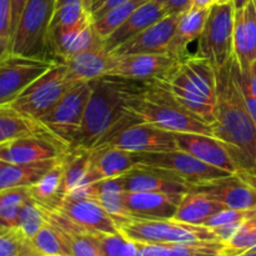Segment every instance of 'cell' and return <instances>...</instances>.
Masks as SVG:
<instances>
[{"label": "cell", "mask_w": 256, "mask_h": 256, "mask_svg": "<svg viewBox=\"0 0 256 256\" xmlns=\"http://www.w3.org/2000/svg\"><path fill=\"white\" fill-rule=\"evenodd\" d=\"M182 14L166 15L152 24L144 32L135 35L118 46L110 54L129 55V54H152V52H168V46L175 34L179 20Z\"/></svg>", "instance_id": "cell-19"}, {"label": "cell", "mask_w": 256, "mask_h": 256, "mask_svg": "<svg viewBox=\"0 0 256 256\" xmlns=\"http://www.w3.org/2000/svg\"><path fill=\"white\" fill-rule=\"evenodd\" d=\"M168 15L164 4L149 0L138 8L125 22H122L112 34L104 40V46L108 52H112L118 46L124 44L135 35L140 34Z\"/></svg>", "instance_id": "cell-22"}, {"label": "cell", "mask_w": 256, "mask_h": 256, "mask_svg": "<svg viewBox=\"0 0 256 256\" xmlns=\"http://www.w3.org/2000/svg\"><path fill=\"white\" fill-rule=\"evenodd\" d=\"M149 0H129L126 2L112 8L109 12H105L98 19L92 20V29L99 38L102 40L106 39L110 34L115 32L122 22L128 20V18L135 12L139 6L145 4Z\"/></svg>", "instance_id": "cell-32"}, {"label": "cell", "mask_w": 256, "mask_h": 256, "mask_svg": "<svg viewBox=\"0 0 256 256\" xmlns=\"http://www.w3.org/2000/svg\"><path fill=\"white\" fill-rule=\"evenodd\" d=\"M62 159V158H60ZM60 159L44 160L30 164H0V190L30 188L39 182Z\"/></svg>", "instance_id": "cell-27"}, {"label": "cell", "mask_w": 256, "mask_h": 256, "mask_svg": "<svg viewBox=\"0 0 256 256\" xmlns=\"http://www.w3.org/2000/svg\"><path fill=\"white\" fill-rule=\"evenodd\" d=\"M62 62L66 66L68 78L72 82H92L106 75L110 65V52H108L104 42H102L92 49L70 55Z\"/></svg>", "instance_id": "cell-23"}, {"label": "cell", "mask_w": 256, "mask_h": 256, "mask_svg": "<svg viewBox=\"0 0 256 256\" xmlns=\"http://www.w3.org/2000/svg\"><path fill=\"white\" fill-rule=\"evenodd\" d=\"M234 58L239 65L242 72L249 70L252 62V52H250L248 35L244 25V9H235L234 22Z\"/></svg>", "instance_id": "cell-38"}, {"label": "cell", "mask_w": 256, "mask_h": 256, "mask_svg": "<svg viewBox=\"0 0 256 256\" xmlns=\"http://www.w3.org/2000/svg\"><path fill=\"white\" fill-rule=\"evenodd\" d=\"M184 194L125 192V205L132 219H172Z\"/></svg>", "instance_id": "cell-20"}, {"label": "cell", "mask_w": 256, "mask_h": 256, "mask_svg": "<svg viewBox=\"0 0 256 256\" xmlns=\"http://www.w3.org/2000/svg\"><path fill=\"white\" fill-rule=\"evenodd\" d=\"M226 208L204 192L189 190L182 198L172 219L192 225H204L210 218Z\"/></svg>", "instance_id": "cell-26"}, {"label": "cell", "mask_w": 256, "mask_h": 256, "mask_svg": "<svg viewBox=\"0 0 256 256\" xmlns=\"http://www.w3.org/2000/svg\"><path fill=\"white\" fill-rule=\"evenodd\" d=\"M255 2H256V0H255Z\"/></svg>", "instance_id": "cell-59"}, {"label": "cell", "mask_w": 256, "mask_h": 256, "mask_svg": "<svg viewBox=\"0 0 256 256\" xmlns=\"http://www.w3.org/2000/svg\"><path fill=\"white\" fill-rule=\"evenodd\" d=\"M64 256H74L72 254H68V255H64Z\"/></svg>", "instance_id": "cell-57"}, {"label": "cell", "mask_w": 256, "mask_h": 256, "mask_svg": "<svg viewBox=\"0 0 256 256\" xmlns=\"http://www.w3.org/2000/svg\"><path fill=\"white\" fill-rule=\"evenodd\" d=\"M232 2H234V6L235 9H244L245 5L249 2V0H232Z\"/></svg>", "instance_id": "cell-51"}, {"label": "cell", "mask_w": 256, "mask_h": 256, "mask_svg": "<svg viewBox=\"0 0 256 256\" xmlns=\"http://www.w3.org/2000/svg\"><path fill=\"white\" fill-rule=\"evenodd\" d=\"M180 60L169 52H152V54H110V65L106 75L138 80V82H155L169 74L178 66Z\"/></svg>", "instance_id": "cell-13"}, {"label": "cell", "mask_w": 256, "mask_h": 256, "mask_svg": "<svg viewBox=\"0 0 256 256\" xmlns=\"http://www.w3.org/2000/svg\"><path fill=\"white\" fill-rule=\"evenodd\" d=\"M235 6L232 2L212 4L199 38L198 54L220 70L234 55Z\"/></svg>", "instance_id": "cell-7"}, {"label": "cell", "mask_w": 256, "mask_h": 256, "mask_svg": "<svg viewBox=\"0 0 256 256\" xmlns=\"http://www.w3.org/2000/svg\"><path fill=\"white\" fill-rule=\"evenodd\" d=\"M55 0H29L10 42V52L52 60L48 50ZM54 62V60H52Z\"/></svg>", "instance_id": "cell-6"}, {"label": "cell", "mask_w": 256, "mask_h": 256, "mask_svg": "<svg viewBox=\"0 0 256 256\" xmlns=\"http://www.w3.org/2000/svg\"><path fill=\"white\" fill-rule=\"evenodd\" d=\"M30 199L29 188L0 190V232L18 229L22 206Z\"/></svg>", "instance_id": "cell-30"}, {"label": "cell", "mask_w": 256, "mask_h": 256, "mask_svg": "<svg viewBox=\"0 0 256 256\" xmlns=\"http://www.w3.org/2000/svg\"><path fill=\"white\" fill-rule=\"evenodd\" d=\"M174 138L178 149L230 174L239 172V165L230 148L218 138L195 132H174Z\"/></svg>", "instance_id": "cell-16"}, {"label": "cell", "mask_w": 256, "mask_h": 256, "mask_svg": "<svg viewBox=\"0 0 256 256\" xmlns=\"http://www.w3.org/2000/svg\"><path fill=\"white\" fill-rule=\"evenodd\" d=\"M168 15L184 14L192 8V0H168L164 4Z\"/></svg>", "instance_id": "cell-45"}, {"label": "cell", "mask_w": 256, "mask_h": 256, "mask_svg": "<svg viewBox=\"0 0 256 256\" xmlns=\"http://www.w3.org/2000/svg\"><path fill=\"white\" fill-rule=\"evenodd\" d=\"M68 78L64 62H56L46 72L29 85L8 106L26 116L39 120L46 114L68 90L74 86Z\"/></svg>", "instance_id": "cell-10"}, {"label": "cell", "mask_w": 256, "mask_h": 256, "mask_svg": "<svg viewBox=\"0 0 256 256\" xmlns=\"http://www.w3.org/2000/svg\"><path fill=\"white\" fill-rule=\"evenodd\" d=\"M32 199L48 212H58L66 196L64 180V156L42 178L29 188Z\"/></svg>", "instance_id": "cell-24"}, {"label": "cell", "mask_w": 256, "mask_h": 256, "mask_svg": "<svg viewBox=\"0 0 256 256\" xmlns=\"http://www.w3.org/2000/svg\"><path fill=\"white\" fill-rule=\"evenodd\" d=\"M56 212L64 215L66 219L89 234L119 232L118 222L95 199H76L66 195Z\"/></svg>", "instance_id": "cell-17"}, {"label": "cell", "mask_w": 256, "mask_h": 256, "mask_svg": "<svg viewBox=\"0 0 256 256\" xmlns=\"http://www.w3.org/2000/svg\"><path fill=\"white\" fill-rule=\"evenodd\" d=\"M119 232L132 242L145 244L185 245L222 242L212 228L188 224L175 219H129L119 224Z\"/></svg>", "instance_id": "cell-5"}, {"label": "cell", "mask_w": 256, "mask_h": 256, "mask_svg": "<svg viewBox=\"0 0 256 256\" xmlns=\"http://www.w3.org/2000/svg\"><path fill=\"white\" fill-rule=\"evenodd\" d=\"M10 52V40L0 34V59L6 56Z\"/></svg>", "instance_id": "cell-48"}, {"label": "cell", "mask_w": 256, "mask_h": 256, "mask_svg": "<svg viewBox=\"0 0 256 256\" xmlns=\"http://www.w3.org/2000/svg\"><path fill=\"white\" fill-rule=\"evenodd\" d=\"M134 166V152L110 146L94 148L90 149V168L86 184L119 178Z\"/></svg>", "instance_id": "cell-21"}, {"label": "cell", "mask_w": 256, "mask_h": 256, "mask_svg": "<svg viewBox=\"0 0 256 256\" xmlns=\"http://www.w3.org/2000/svg\"><path fill=\"white\" fill-rule=\"evenodd\" d=\"M28 2H29V0H10V5H12V34H14L18 24H19V20L20 18H22V12H24ZM10 42H12V40H10Z\"/></svg>", "instance_id": "cell-46"}, {"label": "cell", "mask_w": 256, "mask_h": 256, "mask_svg": "<svg viewBox=\"0 0 256 256\" xmlns=\"http://www.w3.org/2000/svg\"><path fill=\"white\" fill-rule=\"evenodd\" d=\"M134 162L135 166L140 165L172 172L189 185L200 184L232 175L230 172L206 164L180 149L155 152H134Z\"/></svg>", "instance_id": "cell-11"}, {"label": "cell", "mask_w": 256, "mask_h": 256, "mask_svg": "<svg viewBox=\"0 0 256 256\" xmlns=\"http://www.w3.org/2000/svg\"><path fill=\"white\" fill-rule=\"evenodd\" d=\"M240 174H242L245 178H248V179L252 180V182L256 185V166L252 170V172H240Z\"/></svg>", "instance_id": "cell-50"}, {"label": "cell", "mask_w": 256, "mask_h": 256, "mask_svg": "<svg viewBox=\"0 0 256 256\" xmlns=\"http://www.w3.org/2000/svg\"><path fill=\"white\" fill-rule=\"evenodd\" d=\"M119 178L125 192L185 194L189 192L190 186L172 172L140 165H136Z\"/></svg>", "instance_id": "cell-18"}, {"label": "cell", "mask_w": 256, "mask_h": 256, "mask_svg": "<svg viewBox=\"0 0 256 256\" xmlns=\"http://www.w3.org/2000/svg\"><path fill=\"white\" fill-rule=\"evenodd\" d=\"M92 19V12L82 0H55L49 32L58 28H69Z\"/></svg>", "instance_id": "cell-33"}, {"label": "cell", "mask_w": 256, "mask_h": 256, "mask_svg": "<svg viewBox=\"0 0 256 256\" xmlns=\"http://www.w3.org/2000/svg\"><path fill=\"white\" fill-rule=\"evenodd\" d=\"M244 25L252 60H256V2L249 0L244 8Z\"/></svg>", "instance_id": "cell-41"}, {"label": "cell", "mask_w": 256, "mask_h": 256, "mask_svg": "<svg viewBox=\"0 0 256 256\" xmlns=\"http://www.w3.org/2000/svg\"><path fill=\"white\" fill-rule=\"evenodd\" d=\"M238 256H256V252H252V250H250V252H242V254H240Z\"/></svg>", "instance_id": "cell-54"}, {"label": "cell", "mask_w": 256, "mask_h": 256, "mask_svg": "<svg viewBox=\"0 0 256 256\" xmlns=\"http://www.w3.org/2000/svg\"><path fill=\"white\" fill-rule=\"evenodd\" d=\"M100 256H138V242L126 239L122 232L96 235Z\"/></svg>", "instance_id": "cell-37"}, {"label": "cell", "mask_w": 256, "mask_h": 256, "mask_svg": "<svg viewBox=\"0 0 256 256\" xmlns=\"http://www.w3.org/2000/svg\"><path fill=\"white\" fill-rule=\"evenodd\" d=\"M242 72V70H240ZM242 80H244L245 86L248 88V90L250 92V94L252 96L256 98V60H252V64H250L249 70L246 72H242Z\"/></svg>", "instance_id": "cell-47"}, {"label": "cell", "mask_w": 256, "mask_h": 256, "mask_svg": "<svg viewBox=\"0 0 256 256\" xmlns=\"http://www.w3.org/2000/svg\"><path fill=\"white\" fill-rule=\"evenodd\" d=\"M149 82L124 79L112 75L92 80V94L82 126L69 149L90 150L124 118L125 105L144 92Z\"/></svg>", "instance_id": "cell-2"}, {"label": "cell", "mask_w": 256, "mask_h": 256, "mask_svg": "<svg viewBox=\"0 0 256 256\" xmlns=\"http://www.w3.org/2000/svg\"><path fill=\"white\" fill-rule=\"evenodd\" d=\"M154 2H160V4H165V2H166L168 0H154Z\"/></svg>", "instance_id": "cell-56"}, {"label": "cell", "mask_w": 256, "mask_h": 256, "mask_svg": "<svg viewBox=\"0 0 256 256\" xmlns=\"http://www.w3.org/2000/svg\"><path fill=\"white\" fill-rule=\"evenodd\" d=\"M0 34L12 40V5L10 0H0Z\"/></svg>", "instance_id": "cell-43"}, {"label": "cell", "mask_w": 256, "mask_h": 256, "mask_svg": "<svg viewBox=\"0 0 256 256\" xmlns=\"http://www.w3.org/2000/svg\"><path fill=\"white\" fill-rule=\"evenodd\" d=\"M68 150L69 148L50 134L32 135L0 145V162L8 164H30L60 159Z\"/></svg>", "instance_id": "cell-14"}, {"label": "cell", "mask_w": 256, "mask_h": 256, "mask_svg": "<svg viewBox=\"0 0 256 256\" xmlns=\"http://www.w3.org/2000/svg\"><path fill=\"white\" fill-rule=\"evenodd\" d=\"M82 2H84L85 8H86V9L89 10L90 12H92V0H82Z\"/></svg>", "instance_id": "cell-53"}, {"label": "cell", "mask_w": 256, "mask_h": 256, "mask_svg": "<svg viewBox=\"0 0 256 256\" xmlns=\"http://www.w3.org/2000/svg\"><path fill=\"white\" fill-rule=\"evenodd\" d=\"M256 248V216L240 224L234 236L225 244L222 256H238Z\"/></svg>", "instance_id": "cell-35"}, {"label": "cell", "mask_w": 256, "mask_h": 256, "mask_svg": "<svg viewBox=\"0 0 256 256\" xmlns=\"http://www.w3.org/2000/svg\"><path fill=\"white\" fill-rule=\"evenodd\" d=\"M228 2H232V0H214V4H224Z\"/></svg>", "instance_id": "cell-55"}, {"label": "cell", "mask_w": 256, "mask_h": 256, "mask_svg": "<svg viewBox=\"0 0 256 256\" xmlns=\"http://www.w3.org/2000/svg\"><path fill=\"white\" fill-rule=\"evenodd\" d=\"M105 0H92V12H94L95 10L98 9V8L100 6V5L104 2Z\"/></svg>", "instance_id": "cell-52"}, {"label": "cell", "mask_w": 256, "mask_h": 256, "mask_svg": "<svg viewBox=\"0 0 256 256\" xmlns=\"http://www.w3.org/2000/svg\"><path fill=\"white\" fill-rule=\"evenodd\" d=\"M0 256H40L19 230L0 232Z\"/></svg>", "instance_id": "cell-39"}, {"label": "cell", "mask_w": 256, "mask_h": 256, "mask_svg": "<svg viewBox=\"0 0 256 256\" xmlns=\"http://www.w3.org/2000/svg\"><path fill=\"white\" fill-rule=\"evenodd\" d=\"M155 82L166 89L185 109L209 124L216 116V70L204 58L190 55Z\"/></svg>", "instance_id": "cell-3"}, {"label": "cell", "mask_w": 256, "mask_h": 256, "mask_svg": "<svg viewBox=\"0 0 256 256\" xmlns=\"http://www.w3.org/2000/svg\"><path fill=\"white\" fill-rule=\"evenodd\" d=\"M49 134L38 120L15 112L9 106L0 108V145L22 138Z\"/></svg>", "instance_id": "cell-28"}, {"label": "cell", "mask_w": 256, "mask_h": 256, "mask_svg": "<svg viewBox=\"0 0 256 256\" xmlns=\"http://www.w3.org/2000/svg\"><path fill=\"white\" fill-rule=\"evenodd\" d=\"M90 168V150L69 149L64 155V180L66 195L75 188L86 184Z\"/></svg>", "instance_id": "cell-31"}, {"label": "cell", "mask_w": 256, "mask_h": 256, "mask_svg": "<svg viewBox=\"0 0 256 256\" xmlns=\"http://www.w3.org/2000/svg\"><path fill=\"white\" fill-rule=\"evenodd\" d=\"M90 94V82H78L38 122L52 138L70 148L82 126Z\"/></svg>", "instance_id": "cell-9"}, {"label": "cell", "mask_w": 256, "mask_h": 256, "mask_svg": "<svg viewBox=\"0 0 256 256\" xmlns=\"http://www.w3.org/2000/svg\"><path fill=\"white\" fill-rule=\"evenodd\" d=\"M209 10L210 8L209 9L192 8L182 15L174 36L168 46L169 54H172L180 62L190 56V54L188 52V46L195 40H199L200 35L204 30Z\"/></svg>", "instance_id": "cell-25"}, {"label": "cell", "mask_w": 256, "mask_h": 256, "mask_svg": "<svg viewBox=\"0 0 256 256\" xmlns=\"http://www.w3.org/2000/svg\"><path fill=\"white\" fill-rule=\"evenodd\" d=\"M189 190L214 198L226 209H249L256 205V185L240 172L190 185Z\"/></svg>", "instance_id": "cell-15"}, {"label": "cell", "mask_w": 256, "mask_h": 256, "mask_svg": "<svg viewBox=\"0 0 256 256\" xmlns=\"http://www.w3.org/2000/svg\"><path fill=\"white\" fill-rule=\"evenodd\" d=\"M139 254L138 256H170L172 245L168 244H145L138 242Z\"/></svg>", "instance_id": "cell-44"}, {"label": "cell", "mask_w": 256, "mask_h": 256, "mask_svg": "<svg viewBox=\"0 0 256 256\" xmlns=\"http://www.w3.org/2000/svg\"><path fill=\"white\" fill-rule=\"evenodd\" d=\"M46 210L42 209L38 202L30 199L22 206L19 216L18 230L22 236L28 240H32L38 232L46 224Z\"/></svg>", "instance_id": "cell-36"}, {"label": "cell", "mask_w": 256, "mask_h": 256, "mask_svg": "<svg viewBox=\"0 0 256 256\" xmlns=\"http://www.w3.org/2000/svg\"><path fill=\"white\" fill-rule=\"evenodd\" d=\"M0 164H2V162H0Z\"/></svg>", "instance_id": "cell-58"}, {"label": "cell", "mask_w": 256, "mask_h": 256, "mask_svg": "<svg viewBox=\"0 0 256 256\" xmlns=\"http://www.w3.org/2000/svg\"><path fill=\"white\" fill-rule=\"evenodd\" d=\"M125 190L120 178L104 179L96 182V195L95 200L102 204V206L109 212L110 216L118 222V226L122 222L132 219L125 205Z\"/></svg>", "instance_id": "cell-29"}, {"label": "cell", "mask_w": 256, "mask_h": 256, "mask_svg": "<svg viewBox=\"0 0 256 256\" xmlns=\"http://www.w3.org/2000/svg\"><path fill=\"white\" fill-rule=\"evenodd\" d=\"M125 112L136 122H146L170 132H195L214 136L212 124L185 109L155 82H148L144 92L126 102Z\"/></svg>", "instance_id": "cell-4"}, {"label": "cell", "mask_w": 256, "mask_h": 256, "mask_svg": "<svg viewBox=\"0 0 256 256\" xmlns=\"http://www.w3.org/2000/svg\"><path fill=\"white\" fill-rule=\"evenodd\" d=\"M214 4V0H192V8L196 9H209Z\"/></svg>", "instance_id": "cell-49"}, {"label": "cell", "mask_w": 256, "mask_h": 256, "mask_svg": "<svg viewBox=\"0 0 256 256\" xmlns=\"http://www.w3.org/2000/svg\"><path fill=\"white\" fill-rule=\"evenodd\" d=\"M56 62L9 52L0 59V108L12 104Z\"/></svg>", "instance_id": "cell-12"}, {"label": "cell", "mask_w": 256, "mask_h": 256, "mask_svg": "<svg viewBox=\"0 0 256 256\" xmlns=\"http://www.w3.org/2000/svg\"><path fill=\"white\" fill-rule=\"evenodd\" d=\"M102 146L118 148L130 152H155L178 149L174 132L146 122H136L126 112L94 148Z\"/></svg>", "instance_id": "cell-8"}, {"label": "cell", "mask_w": 256, "mask_h": 256, "mask_svg": "<svg viewBox=\"0 0 256 256\" xmlns=\"http://www.w3.org/2000/svg\"><path fill=\"white\" fill-rule=\"evenodd\" d=\"M232 72H234L235 79H236L238 85H239L240 88V92H242V98H244V102H245V105H246L248 112H249V114L252 115V120H254V122L256 124V98L252 96V95L250 94L249 90H248V88L245 86L244 80H242V72H240V68L239 65H238L236 60H235L234 55H232Z\"/></svg>", "instance_id": "cell-42"}, {"label": "cell", "mask_w": 256, "mask_h": 256, "mask_svg": "<svg viewBox=\"0 0 256 256\" xmlns=\"http://www.w3.org/2000/svg\"><path fill=\"white\" fill-rule=\"evenodd\" d=\"M232 60L216 70V116L212 134L230 148L239 172H249L256 166V124L234 76Z\"/></svg>", "instance_id": "cell-1"}, {"label": "cell", "mask_w": 256, "mask_h": 256, "mask_svg": "<svg viewBox=\"0 0 256 256\" xmlns=\"http://www.w3.org/2000/svg\"><path fill=\"white\" fill-rule=\"evenodd\" d=\"M30 242L40 256H64L72 254L60 230L49 222H46V224L35 234Z\"/></svg>", "instance_id": "cell-34"}, {"label": "cell", "mask_w": 256, "mask_h": 256, "mask_svg": "<svg viewBox=\"0 0 256 256\" xmlns=\"http://www.w3.org/2000/svg\"><path fill=\"white\" fill-rule=\"evenodd\" d=\"M224 248V242L172 245L170 256H222Z\"/></svg>", "instance_id": "cell-40"}]
</instances>
